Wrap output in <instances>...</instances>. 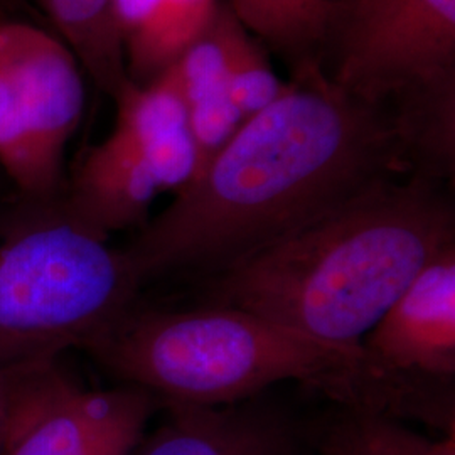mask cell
I'll use <instances>...</instances> for the list:
<instances>
[{"label":"cell","instance_id":"4fadbf2b","mask_svg":"<svg viewBox=\"0 0 455 455\" xmlns=\"http://www.w3.org/2000/svg\"><path fill=\"white\" fill-rule=\"evenodd\" d=\"M43 16L90 80L110 98L131 83L115 20L114 0H44Z\"/></svg>","mask_w":455,"mask_h":455},{"label":"cell","instance_id":"44dd1931","mask_svg":"<svg viewBox=\"0 0 455 455\" xmlns=\"http://www.w3.org/2000/svg\"><path fill=\"white\" fill-rule=\"evenodd\" d=\"M33 4L34 7L43 14V5H44V0H29ZM44 17V16H43Z\"/></svg>","mask_w":455,"mask_h":455},{"label":"cell","instance_id":"30bf717a","mask_svg":"<svg viewBox=\"0 0 455 455\" xmlns=\"http://www.w3.org/2000/svg\"><path fill=\"white\" fill-rule=\"evenodd\" d=\"M133 455H321L319 430L263 395L227 405H164Z\"/></svg>","mask_w":455,"mask_h":455},{"label":"cell","instance_id":"3957f363","mask_svg":"<svg viewBox=\"0 0 455 455\" xmlns=\"http://www.w3.org/2000/svg\"><path fill=\"white\" fill-rule=\"evenodd\" d=\"M83 351L127 387L164 405H227L297 381L358 413L366 396L361 347L315 341L248 310L137 309L135 304Z\"/></svg>","mask_w":455,"mask_h":455},{"label":"cell","instance_id":"52a82bcc","mask_svg":"<svg viewBox=\"0 0 455 455\" xmlns=\"http://www.w3.org/2000/svg\"><path fill=\"white\" fill-rule=\"evenodd\" d=\"M370 413L455 434V246L411 280L361 341Z\"/></svg>","mask_w":455,"mask_h":455},{"label":"cell","instance_id":"e0dca14e","mask_svg":"<svg viewBox=\"0 0 455 455\" xmlns=\"http://www.w3.org/2000/svg\"><path fill=\"white\" fill-rule=\"evenodd\" d=\"M24 22L26 20L0 19V112L9 105L12 97L11 69Z\"/></svg>","mask_w":455,"mask_h":455},{"label":"cell","instance_id":"7c38bea8","mask_svg":"<svg viewBox=\"0 0 455 455\" xmlns=\"http://www.w3.org/2000/svg\"><path fill=\"white\" fill-rule=\"evenodd\" d=\"M221 0H114L131 82L157 80L204 33Z\"/></svg>","mask_w":455,"mask_h":455},{"label":"cell","instance_id":"ba28073f","mask_svg":"<svg viewBox=\"0 0 455 455\" xmlns=\"http://www.w3.org/2000/svg\"><path fill=\"white\" fill-rule=\"evenodd\" d=\"M12 97L0 112V164L26 197L63 193V154L84 110L83 69L65 43L24 22L12 60Z\"/></svg>","mask_w":455,"mask_h":455},{"label":"cell","instance_id":"2e32d148","mask_svg":"<svg viewBox=\"0 0 455 455\" xmlns=\"http://www.w3.org/2000/svg\"><path fill=\"white\" fill-rule=\"evenodd\" d=\"M338 419L351 455H455V434L434 439L407 423L347 411Z\"/></svg>","mask_w":455,"mask_h":455},{"label":"cell","instance_id":"8992f818","mask_svg":"<svg viewBox=\"0 0 455 455\" xmlns=\"http://www.w3.org/2000/svg\"><path fill=\"white\" fill-rule=\"evenodd\" d=\"M114 101V131L86 150L63 189L69 210L105 236L144 227L156 197L180 193L197 172L186 108L167 73L129 83Z\"/></svg>","mask_w":455,"mask_h":455},{"label":"cell","instance_id":"9a60e30c","mask_svg":"<svg viewBox=\"0 0 455 455\" xmlns=\"http://www.w3.org/2000/svg\"><path fill=\"white\" fill-rule=\"evenodd\" d=\"M285 84L263 44L235 16L228 34V90L244 122L270 107Z\"/></svg>","mask_w":455,"mask_h":455},{"label":"cell","instance_id":"6da1fadb","mask_svg":"<svg viewBox=\"0 0 455 455\" xmlns=\"http://www.w3.org/2000/svg\"><path fill=\"white\" fill-rule=\"evenodd\" d=\"M395 116L332 82L319 58L293 65L275 101L124 250L140 285L201 282L385 180L411 176Z\"/></svg>","mask_w":455,"mask_h":455},{"label":"cell","instance_id":"7a4b0ae2","mask_svg":"<svg viewBox=\"0 0 455 455\" xmlns=\"http://www.w3.org/2000/svg\"><path fill=\"white\" fill-rule=\"evenodd\" d=\"M455 246L445 184L385 180L203 282L206 304L248 310L356 349L411 280Z\"/></svg>","mask_w":455,"mask_h":455},{"label":"cell","instance_id":"d6986e66","mask_svg":"<svg viewBox=\"0 0 455 455\" xmlns=\"http://www.w3.org/2000/svg\"><path fill=\"white\" fill-rule=\"evenodd\" d=\"M0 19H17L48 29V22L29 0H0Z\"/></svg>","mask_w":455,"mask_h":455},{"label":"cell","instance_id":"5b68a950","mask_svg":"<svg viewBox=\"0 0 455 455\" xmlns=\"http://www.w3.org/2000/svg\"><path fill=\"white\" fill-rule=\"evenodd\" d=\"M140 287L124 250L84 225L63 193L28 197L0 229V364L84 349L131 309Z\"/></svg>","mask_w":455,"mask_h":455},{"label":"cell","instance_id":"5bb4252c","mask_svg":"<svg viewBox=\"0 0 455 455\" xmlns=\"http://www.w3.org/2000/svg\"><path fill=\"white\" fill-rule=\"evenodd\" d=\"M244 28L261 44L292 60L317 58L329 0H228Z\"/></svg>","mask_w":455,"mask_h":455},{"label":"cell","instance_id":"8fae6325","mask_svg":"<svg viewBox=\"0 0 455 455\" xmlns=\"http://www.w3.org/2000/svg\"><path fill=\"white\" fill-rule=\"evenodd\" d=\"M235 16L229 2L221 0L210 28L165 71L186 108L197 154L196 176L244 124L228 90V34Z\"/></svg>","mask_w":455,"mask_h":455},{"label":"cell","instance_id":"ac0fdd59","mask_svg":"<svg viewBox=\"0 0 455 455\" xmlns=\"http://www.w3.org/2000/svg\"><path fill=\"white\" fill-rule=\"evenodd\" d=\"M43 363L46 361L22 363V364H0V425L5 420L7 411L16 398L17 391L22 387L26 378Z\"/></svg>","mask_w":455,"mask_h":455},{"label":"cell","instance_id":"ffe728a7","mask_svg":"<svg viewBox=\"0 0 455 455\" xmlns=\"http://www.w3.org/2000/svg\"><path fill=\"white\" fill-rule=\"evenodd\" d=\"M319 447H321V455H351L346 437L342 434L339 419L327 423L321 428Z\"/></svg>","mask_w":455,"mask_h":455},{"label":"cell","instance_id":"277c9868","mask_svg":"<svg viewBox=\"0 0 455 455\" xmlns=\"http://www.w3.org/2000/svg\"><path fill=\"white\" fill-rule=\"evenodd\" d=\"M319 61L346 93L388 110L413 174L455 169V0H329Z\"/></svg>","mask_w":455,"mask_h":455},{"label":"cell","instance_id":"9c48e42d","mask_svg":"<svg viewBox=\"0 0 455 455\" xmlns=\"http://www.w3.org/2000/svg\"><path fill=\"white\" fill-rule=\"evenodd\" d=\"M146 391L88 390L60 368L39 364L0 425V455H133L156 408Z\"/></svg>","mask_w":455,"mask_h":455}]
</instances>
